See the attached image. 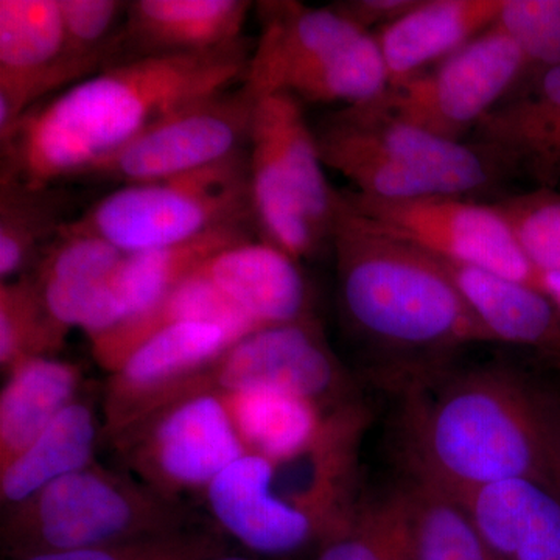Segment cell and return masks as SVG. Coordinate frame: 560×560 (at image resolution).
Listing matches in <instances>:
<instances>
[{"instance_id": "33", "label": "cell", "mask_w": 560, "mask_h": 560, "mask_svg": "<svg viewBox=\"0 0 560 560\" xmlns=\"http://www.w3.org/2000/svg\"><path fill=\"white\" fill-rule=\"evenodd\" d=\"M492 206L533 267L544 275H560V194L544 187Z\"/></svg>"}, {"instance_id": "20", "label": "cell", "mask_w": 560, "mask_h": 560, "mask_svg": "<svg viewBox=\"0 0 560 560\" xmlns=\"http://www.w3.org/2000/svg\"><path fill=\"white\" fill-rule=\"evenodd\" d=\"M504 0H427L375 36L388 70V86L448 58L499 20Z\"/></svg>"}, {"instance_id": "35", "label": "cell", "mask_w": 560, "mask_h": 560, "mask_svg": "<svg viewBox=\"0 0 560 560\" xmlns=\"http://www.w3.org/2000/svg\"><path fill=\"white\" fill-rule=\"evenodd\" d=\"M228 551L219 534L200 528H187L86 550L44 552L20 560H205Z\"/></svg>"}, {"instance_id": "38", "label": "cell", "mask_w": 560, "mask_h": 560, "mask_svg": "<svg viewBox=\"0 0 560 560\" xmlns=\"http://www.w3.org/2000/svg\"><path fill=\"white\" fill-rule=\"evenodd\" d=\"M515 164H521L541 183H558L560 179V125L523 153Z\"/></svg>"}, {"instance_id": "7", "label": "cell", "mask_w": 560, "mask_h": 560, "mask_svg": "<svg viewBox=\"0 0 560 560\" xmlns=\"http://www.w3.org/2000/svg\"><path fill=\"white\" fill-rule=\"evenodd\" d=\"M110 442L128 474L178 501L183 493L205 492L221 471L248 453L215 390L168 401Z\"/></svg>"}, {"instance_id": "9", "label": "cell", "mask_w": 560, "mask_h": 560, "mask_svg": "<svg viewBox=\"0 0 560 560\" xmlns=\"http://www.w3.org/2000/svg\"><path fill=\"white\" fill-rule=\"evenodd\" d=\"M526 66L517 44L495 24L445 58L433 72L393 84L363 105L458 140L497 108Z\"/></svg>"}, {"instance_id": "1", "label": "cell", "mask_w": 560, "mask_h": 560, "mask_svg": "<svg viewBox=\"0 0 560 560\" xmlns=\"http://www.w3.org/2000/svg\"><path fill=\"white\" fill-rule=\"evenodd\" d=\"M408 475L456 493L511 480L556 492L560 397L504 364L394 366Z\"/></svg>"}, {"instance_id": "39", "label": "cell", "mask_w": 560, "mask_h": 560, "mask_svg": "<svg viewBox=\"0 0 560 560\" xmlns=\"http://www.w3.org/2000/svg\"><path fill=\"white\" fill-rule=\"evenodd\" d=\"M540 291L545 296L550 298L560 313V275H544L541 272Z\"/></svg>"}, {"instance_id": "17", "label": "cell", "mask_w": 560, "mask_h": 560, "mask_svg": "<svg viewBox=\"0 0 560 560\" xmlns=\"http://www.w3.org/2000/svg\"><path fill=\"white\" fill-rule=\"evenodd\" d=\"M451 495L501 560H560V497L548 486L511 480Z\"/></svg>"}, {"instance_id": "5", "label": "cell", "mask_w": 560, "mask_h": 560, "mask_svg": "<svg viewBox=\"0 0 560 560\" xmlns=\"http://www.w3.org/2000/svg\"><path fill=\"white\" fill-rule=\"evenodd\" d=\"M194 528L183 501L131 474L91 466L51 482L3 511L2 548L10 560L44 552L128 544Z\"/></svg>"}, {"instance_id": "29", "label": "cell", "mask_w": 560, "mask_h": 560, "mask_svg": "<svg viewBox=\"0 0 560 560\" xmlns=\"http://www.w3.org/2000/svg\"><path fill=\"white\" fill-rule=\"evenodd\" d=\"M401 486L410 506L419 560H501L451 493L411 475Z\"/></svg>"}, {"instance_id": "26", "label": "cell", "mask_w": 560, "mask_h": 560, "mask_svg": "<svg viewBox=\"0 0 560 560\" xmlns=\"http://www.w3.org/2000/svg\"><path fill=\"white\" fill-rule=\"evenodd\" d=\"M250 238V224H232L176 245L125 254L113 278L125 320L149 312L221 250Z\"/></svg>"}, {"instance_id": "13", "label": "cell", "mask_w": 560, "mask_h": 560, "mask_svg": "<svg viewBox=\"0 0 560 560\" xmlns=\"http://www.w3.org/2000/svg\"><path fill=\"white\" fill-rule=\"evenodd\" d=\"M206 503L221 530L254 558L287 559L327 540V530L307 512L282 499L275 488V464L246 453L205 490Z\"/></svg>"}, {"instance_id": "30", "label": "cell", "mask_w": 560, "mask_h": 560, "mask_svg": "<svg viewBox=\"0 0 560 560\" xmlns=\"http://www.w3.org/2000/svg\"><path fill=\"white\" fill-rule=\"evenodd\" d=\"M559 125L560 68H555L541 73L529 94L497 106L475 130L478 145L492 151L506 167Z\"/></svg>"}, {"instance_id": "22", "label": "cell", "mask_w": 560, "mask_h": 560, "mask_svg": "<svg viewBox=\"0 0 560 560\" xmlns=\"http://www.w3.org/2000/svg\"><path fill=\"white\" fill-rule=\"evenodd\" d=\"M5 374L0 390V469L80 399L81 388L80 368L55 355L18 361Z\"/></svg>"}, {"instance_id": "14", "label": "cell", "mask_w": 560, "mask_h": 560, "mask_svg": "<svg viewBox=\"0 0 560 560\" xmlns=\"http://www.w3.org/2000/svg\"><path fill=\"white\" fill-rule=\"evenodd\" d=\"M72 84L60 0H0V142L44 95Z\"/></svg>"}, {"instance_id": "37", "label": "cell", "mask_w": 560, "mask_h": 560, "mask_svg": "<svg viewBox=\"0 0 560 560\" xmlns=\"http://www.w3.org/2000/svg\"><path fill=\"white\" fill-rule=\"evenodd\" d=\"M422 0H350L335 3V10L348 18L361 31L370 33L378 24L389 25L410 13Z\"/></svg>"}, {"instance_id": "36", "label": "cell", "mask_w": 560, "mask_h": 560, "mask_svg": "<svg viewBox=\"0 0 560 560\" xmlns=\"http://www.w3.org/2000/svg\"><path fill=\"white\" fill-rule=\"evenodd\" d=\"M495 24L528 65L560 68V0H504Z\"/></svg>"}, {"instance_id": "6", "label": "cell", "mask_w": 560, "mask_h": 560, "mask_svg": "<svg viewBox=\"0 0 560 560\" xmlns=\"http://www.w3.org/2000/svg\"><path fill=\"white\" fill-rule=\"evenodd\" d=\"M232 224H254L248 149L186 175L117 187L68 221L70 230L101 237L124 254L176 245Z\"/></svg>"}, {"instance_id": "11", "label": "cell", "mask_w": 560, "mask_h": 560, "mask_svg": "<svg viewBox=\"0 0 560 560\" xmlns=\"http://www.w3.org/2000/svg\"><path fill=\"white\" fill-rule=\"evenodd\" d=\"M272 389L315 401L348 405L350 382L313 318L264 327L234 342L198 375L191 393Z\"/></svg>"}, {"instance_id": "18", "label": "cell", "mask_w": 560, "mask_h": 560, "mask_svg": "<svg viewBox=\"0 0 560 560\" xmlns=\"http://www.w3.org/2000/svg\"><path fill=\"white\" fill-rule=\"evenodd\" d=\"M198 271L260 329L312 318L311 294L298 260L271 243H238Z\"/></svg>"}, {"instance_id": "12", "label": "cell", "mask_w": 560, "mask_h": 560, "mask_svg": "<svg viewBox=\"0 0 560 560\" xmlns=\"http://www.w3.org/2000/svg\"><path fill=\"white\" fill-rule=\"evenodd\" d=\"M237 338L217 324L186 320L142 342L110 372L103 400V438L125 430L168 401L189 394L195 378Z\"/></svg>"}, {"instance_id": "23", "label": "cell", "mask_w": 560, "mask_h": 560, "mask_svg": "<svg viewBox=\"0 0 560 560\" xmlns=\"http://www.w3.org/2000/svg\"><path fill=\"white\" fill-rule=\"evenodd\" d=\"M101 438L103 427L90 401L80 397L70 404L21 455L0 469L3 511L95 463Z\"/></svg>"}, {"instance_id": "3", "label": "cell", "mask_w": 560, "mask_h": 560, "mask_svg": "<svg viewBox=\"0 0 560 560\" xmlns=\"http://www.w3.org/2000/svg\"><path fill=\"white\" fill-rule=\"evenodd\" d=\"M329 237L342 313L364 340L415 364L495 342L433 257L375 230L338 191Z\"/></svg>"}, {"instance_id": "8", "label": "cell", "mask_w": 560, "mask_h": 560, "mask_svg": "<svg viewBox=\"0 0 560 560\" xmlns=\"http://www.w3.org/2000/svg\"><path fill=\"white\" fill-rule=\"evenodd\" d=\"M341 195L353 212L388 237L540 291L541 272L526 259L511 228L492 205L456 197L385 200L357 191Z\"/></svg>"}, {"instance_id": "40", "label": "cell", "mask_w": 560, "mask_h": 560, "mask_svg": "<svg viewBox=\"0 0 560 560\" xmlns=\"http://www.w3.org/2000/svg\"><path fill=\"white\" fill-rule=\"evenodd\" d=\"M205 560H260L257 558H249V556L243 555H234V552L223 551L219 552V555L210 556V558Z\"/></svg>"}, {"instance_id": "32", "label": "cell", "mask_w": 560, "mask_h": 560, "mask_svg": "<svg viewBox=\"0 0 560 560\" xmlns=\"http://www.w3.org/2000/svg\"><path fill=\"white\" fill-rule=\"evenodd\" d=\"M128 2L117 0H60L65 25L66 65L73 81L114 60V44Z\"/></svg>"}, {"instance_id": "2", "label": "cell", "mask_w": 560, "mask_h": 560, "mask_svg": "<svg viewBox=\"0 0 560 560\" xmlns=\"http://www.w3.org/2000/svg\"><path fill=\"white\" fill-rule=\"evenodd\" d=\"M249 58L243 38L200 54L109 66L22 117L2 142L0 178L33 189L80 178L168 114L242 83Z\"/></svg>"}, {"instance_id": "15", "label": "cell", "mask_w": 560, "mask_h": 560, "mask_svg": "<svg viewBox=\"0 0 560 560\" xmlns=\"http://www.w3.org/2000/svg\"><path fill=\"white\" fill-rule=\"evenodd\" d=\"M256 10L260 36L242 81L256 101L287 92L302 73L368 33L334 7L259 2Z\"/></svg>"}, {"instance_id": "41", "label": "cell", "mask_w": 560, "mask_h": 560, "mask_svg": "<svg viewBox=\"0 0 560 560\" xmlns=\"http://www.w3.org/2000/svg\"><path fill=\"white\" fill-rule=\"evenodd\" d=\"M556 493L560 497V408H559V430H558V452H556Z\"/></svg>"}, {"instance_id": "25", "label": "cell", "mask_w": 560, "mask_h": 560, "mask_svg": "<svg viewBox=\"0 0 560 560\" xmlns=\"http://www.w3.org/2000/svg\"><path fill=\"white\" fill-rule=\"evenodd\" d=\"M221 397L246 452L275 466L311 451L326 425L319 405L282 390H243Z\"/></svg>"}, {"instance_id": "24", "label": "cell", "mask_w": 560, "mask_h": 560, "mask_svg": "<svg viewBox=\"0 0 560 560\" xmlns=\"http://www.w3.org/2000/svg\"><path fill=\"white\" fill-rule=\"evenodd\" d=\"M200 320L230 330L237 340L259 330L200 271L180 282L149 312L124 320L113 330L91 340L92 355L109 374L158 331L176 323Z\"/></svg>"}, {"instance_id": "27", "label": "cell", "mask_w": 560, "mask_h": 560, "mask_svg": "<svg viewBox=\"0 0 560 560\" xmlns=\"http://www.w3.org/2000/svg\"><path fill=\"white\" fill-rule=\"evenodd\" d=\"M313 560H419L404 486L357 500Z\"/></svg>"}, {"instance_id": "4", "label": "cell", "mask_w": 560, "mask_h": 560, "mask_svg": "<svg viewBox=\"0 0 560 560\" xmlns=\"http://www.w3.org/2000/svg\"><path fill=\"white\" fill-rule=\"evenodd\" d=\"M315 135L324 165L364 197L459 198L488 189L504 168L485 147L442 138L368 105L331 114Z\"/></svg>"}, {"instance_id": "31", "label": "cell", "mask_w": 560, "mask_h": 560, "mask_svg": "<svg viewBox=\"0 0 560 560\" xmlns=\"http://www.w3.org/2000/svg\"><path fill=\"white\" fill-rule=\"evenodd\" d=\"M68 330L55 323L31 275L0 282V366L9 371L18 361L55 355Z\"/></svg>"}, {"instance_id": "34", "label": "cell", "mask_w": 560, "mask_h": 560, "mask_svg": "<svg viewBox=\"0 0 560 560\" xmlns=\"http://www.w3.org/2000/svg\"><path fill=\"white\" fill-rule=\"evenodd\" d=\"M124 257L110 243L70 230L66 223L43 250L31 276L38 282H106L114 278Z\"/></svg>"}, {"instance_id": "16", "label": "cell", "mask_w": 560, "mask_h": 560, "mask_svg": "<svg viewBox=\"0 0 560 560\" xmlns=\"http://www.w3.org/2000/svg\"><path fill=\"white\" fill-rule=\"evenodd\" d=\"M246 0H135L114 44L113 66L139 58L200 54L243 39Z\"/></svg>"}, {"instance_id": "10", "label": "cell", "mask_w": 560, "mask_h": 560, "mask_svg": "<svg viewBox=\"0 0 560 560\" xmlns=\"http://www.w3.org/2000/svg\"><path fill=\"white\" fill-rule=\"evenodd\" d=\"M256 98L245 84L190 103L91 165L81 179L120 186L200 171L248 149Z\"/></svg>"}, {"instance_id": "19", "label": "cell", "mask_w": 560, "mask_h": 560, "mask_svg": "<svg viewBox=\"0 0 560 560\" xmlns=\"http://www.w3.org/2000/svg\"><path fill=\"white\" fill-rule=\"evenodd\" d=\"M429 256L447 272L495 342L534 350L560 370V313L550 298L481 268Z\"/></svg>"}, {"instance_id": "28", "label": "cell", "mask_w": 560, "mask_h": 560, "mask_svg": "<svg viewBox=\"0 0 560 560\" xmlns=\"http://www.w3.org/2000/svg\"><path fill=\"white\" fill-rule=\"evenodd\" d=\"M55 187L33 189L0 178V280L31 275L40 254L68 221Z\"/></svg>"}, {"instance_id": "21", "label": "cell", "mask_w": 560, "mask_h": 560, "mask_svg": "<svg viewBox=\"0 0 560 560\" xmlns=\"http://www.w3.org/2000/svg\"><path fill=\"white\" fill-rule=\"evenodd\" d=\"M249 143L267 151L319 237H329L335 190L327 183L326 165L302 102L285 92L259 98L250 120Z\"/></svg>"}]
</instances>
